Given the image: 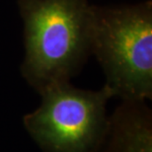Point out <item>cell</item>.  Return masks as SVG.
I'll use <instances>...</instances> for the list:
<instances>
[{
    "mask_svg": "<svg viewBox=\"0 0 152 152\" xmlns=\"http://www.w3.org/2000/svg\"><path fill=\"white\" fill-rule=\"evenodd\" d=\"M143 102L124 101L109 118L103 152H152L150 114ZM94 152H99L95 149Z\"/></svg>",
    "mask_w": 152,
    "mask_h": 152,
    "instance_id": "cell-4",
    "label": "cell"
},
{
    "mask_svg": "<svg viewBox=\"0 0 152 152\" xmlns=\"http://www.w3.org/2000/svg\"><path fill=\"white\" fill-rule=\"evenodd\" d=\"M91 53L113 97L144 102L152 97V3L91 6Z\"/></svg>",
    "mask_w": 152,
    "mask_h": 152,
    "instance_id": "cell-2",
    "label": "cell"
},
{
    "mask_svg": "<svg viewBox=\"0 0 152 152\" xmlns=\"http://www.w3.org/2000/svg\"><path fill=\"white\" fill-rule=\"evenodd\" d=\"M39 94L41 105L24 117V124L44 151H95L109 126L106 105L111 91L106 86L83 90L61 82Z\"/></svg>",
    "mask_w": 152,
    "mask_h": 152,
    "instance_id": "cell-3",
    "label": "cell"
},
{
    "mask_svg": "<svg viewBox=\"0 0 152 152\" xmlns=\"http://www.w3.org/2000/svg\"><path fill=\"white\" fill-rule=\"evenodd\" d=\"M91 6L87 0H18L25 42L21 72L39 93L69 82L91 54Z\"/></svg>",
    "mask_w": 152,
    "mask_h": 152,
    "instance_id": "cell-1",
    "label": "cell"
}]
</instances>
